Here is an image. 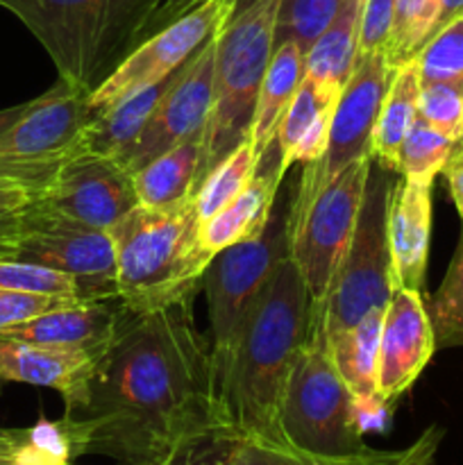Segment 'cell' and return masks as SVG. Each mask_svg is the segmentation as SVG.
I'll use <instances>...</instances> for the list:
<instances>
[{
	"mask_svg": "<svg viewBox=\"0 0 463 465\" xmlns=\"http://www.w3.org/2000/svg\"><path fill=\"white\" fill-rule=\"evenodd\" d=\"M68 454L123 465H175L221 440L212 345L193 298L130 312L98 359L86 398L57 420Z\"/></svg>",
	"mask_w": 463,
	"mask_h": 465,
	"instance_id": "cell-1",
	"label": "cell"
},
{
	"mask_svg": "<svg viewBox=\"0 0 463 465\" xmlns=\"http://www.w3.org/2000/svg\"><path fill=\"white\" fill-rule=\"evenodd\" d=\"M309 334L311 298L295 263L284 257L250 307L216 391L218 445L234 440L289 445L281 434V404L295 357Z\"/></svg>",
	"mask_w": 463,
	"mask_h": 465,
	"instance_id": "cell-2",
	"label": "cell"
},
{
	"mask_svg": "<svg viewBox=\"0 0 463 465\" xmlns=\"http://www.w3.org/2000/svg\"><path fill=\"white\" fill-rule=\"evenodd\" d=\"M118 300L130 312H154L202 289L212 254L200 241L195 193L168 207L136 204L109 230Z\"/></svg>",
	"mask_w": 463,
	"mask_h": 465,
	"instance_id": "cell-3",
	"label": "cell"
},
{
	"mask_svg": "<svg viewBox=\"0 0 463 465\" xmlns=\"http://www.w3.org/2000/svg\"><path fill=\"white\" fill-rule=\"evenodd\" d=\"M159 0H0L39 39L59 80L103 84L141 44Z\"/></svg>",
	"mask_w": 463,
	"mask_h": 465,
	"instance_id": "cell-4",
	"label": "cell"
},
{
	"mask_svg": "<svg viewBox=\"0 0 463 465\" xmlns=\"http://www.w3.org/2000/svg\"><path fill=\"white\" fill-rule=\"evenodd\" d=\"M280 3L236 0L230 18L218 32L213 107L207 127V173L250 136L259 86L275 53Z\"/></svg>",
	"mask_w": 463,
	"mask_h": 465,
	"instance_id": "cell-5",
	"label": "cell"
},
{
	"mask_svg": "<svg viewBox=\"0 0 463 465\" xmlns=\"http://www.w3.org/2000/svg\"><path fill=\"white\" fill-rule=\"evenodd\" d=\"M390 175L393 173L381 166L375 171L372 162L352 243L311 322V331L322 341L357 325L370 309L386 307L393 295V266L386 239V212L395 182Z\"/></svg>",
	"mask_w": 463,
	"mask_h": 465,
	"instance_id": "cell-6",
	"label": "cell"
},
{
	"mask_svg": "<svg viewBox=\"0 0 463 465\" xmlns=\"http://www.w3.org/2000/svg\"><path fill=\"white\" fill-rule=\"evenodd\" d=\"M0 259L27 262L75 277L77 298H118L116 254L109 232L82 225L32 203L0 225Z\"/></svg>",
	"mask_w": 463,
	"mask_h": 465,
	"instance_id": "cell-7",
	"label": "cell"
},
{
	"mask_svg": "<svg viewBox=\"0 0 463 465\" xmlns=\"http://www.w3.org/2000/svg\"><path fill=\"white\" fill-rule=\"evenodd\" d=\"M280 420L286 443L302 452L340 457L368 448L357 404L336 372L325 341L313 331L295 357Z\"/></svg>",
	"mask_w": 463,
	"mask_h": 465,
	"instance_id": "cell-8",
	"label": "cell"
},
{
	"mask_svg": "<svg viewBox=\"0 0 463 465\" xmlns=\"http://www.w3.org/2000/svg\"><path fill=\"white\" fill-rule=\"evenodd\" d=\"M372 157L363 154L336 173L307 204L289 212V259L307 284L311 322L352 243Z\"/></svg>",
	"mask_w": 463,
	"mask_h": 465,
	"instance_id": "cell-9",
	"label": "cell"
},
{
	"mask_svg": "<svg viewBox=\"0 0 463 465\" xmlns=\"http://www.w3.org/2000/svg\"><path fill=\"white\" fill-rule=\"evenodd\" d=\"M289 207L272 209L266 230L254 239L230 245L212 259L204 271L202 289L207 293L209 330H212V366L216 391L230 368L236 339L250 307L261 293L272 271L289 257Z\"/></svg>",
	"mask_w": 463,
	"mask_h": 465,
	"instance_id": "cell-10",
	"label": "cell"
},
{
	"mask_svg": "<svg viewBox=\"0 0 463 465\" xmlns=\"http://www.w3.org/2000/svg\"><path fill=\"white\" fill-rule=\"evenodd\" d=\"M89 121V91L59 80L0 134V177L27 186L34 198L44 193L59 168L82 150Z\"/></svg>",
	"mask_w": 463,
	"mask_h": 465,
	"instance_id": "cell-11",
	"label": "cell"
},
{
	"mask_svg": "<svg viewBox=\"0 0 463 465\" xmlns=\"http://www.w3.org/2000/svg\"><path fill=\"white\" fill-rule=\"evenodd\" d=\"M234 5L236 0H204L171 25L141 41L118 64L116 71L89 94L91 118L125 95L136 94L184 66L195 50L230 18Z\"/></svg>",
	"mask_w": 463,
	"mask_h": 465,
	"instance_id": "cell-12",
	"label": "cell"
},
{
	"mask_svg": "<svg viewBox=\"0 0 463 465\" xmlns=\"http://www.w3.org/2000/svg\"><path fill=\"white\" fill-rule=\"evenodd\" d=\"M393 73L395 68H390L386 53L357 59L352 77L336 103L327 153L318 162L304 163L298 193H295L291 207L307 204L350 162L363 157V154H370L368 148H370L372 127L379 116Z\"/></svg>",
	"mask_w": 463,
	"mask_h": 465,
	"instance_id": "cell-13",
	"label": "cell"
},
{
	"mask_svg": "<svg viewBox=\"0 0 463 465\" xmlns=\"http://www.w3.org/2000/svg\"><path fill=\"white\" fill-rule=\"evenodd\" d=\"M221 27L175 73V80L168 86L163 98L159 100L154 112L150 114L148 123L139 132L134 143L116 159L130 175L166 150L175 148L182 141L191 139V136L200 134L209 127L213 107L216 45Z\"/></svg>",
	"mask_w": 463,
	"mask_h": 465,
	"instance_id": "cell-14",
	"label": "cell"
},
{
	"mask_svg": "<svg viewBox=\"0 0 463 465\" xmlns=\"http://www.w3.org/2000/svg\"><path fill=\"white\" fill-rule=\"evenodd\" d=\"M36 203L82 225L109 232L139 204L132 175L112 157L77 150Z\"/></svg>",
	"mask_w": 463,
	"mask_h": 465,
	"instance_id": "cell-15",
	"label": "cell"
},
{
	"mask_svg": "<svg viewBox=\"0 0 463 465\" xmlns=\"http://www.w3.org/2000/svg\"><path fill=\"white\" fill-rule=\"evenodd\" d=\"M436 336L420 291L395 289L381 322L377 395L384 404L402 398L436 352Z\"/></svg>",
	"mask_w": 463,
	"mask_h": 465,
	"instance_id": "cell-16",
	"label": "cell"
},
{
	"mask_svg": "<svg viewBox=\"0 0 463 465\" xmlns=\"http://www.w3.org/2000/svg\"><path fill=\"white\" fill-rule=\"evenodd\" d=\"M125 313L127 307L118 298L91 300V302L75 300L66 307L53 309L21 325L7 327L0 334L45 348L77 350V352L103 357Z\"/></svg>",
	"mask_w": 463,
	"mask_h": 465,
	"instance_id": "cell-17",
	"label": "cell"
},
{
	"mask_svg": "<svg viewBox=\"0 0 463 465\" xmlns=\"http://www.w3.org/2000/svg\"><path fill=\"white\" fill-rule=\"evenodd\" d=\"M98 359V354L45 348L0 334V384L16 381L53 389L64 398L66 411H75L84 402Z\"/></svg>",
	"mask_w": 463,
	"mask_h": 465,
	"instance_id": "cell-18",
	"label": "cell"
},
{
	"mask_svg": "<svg viewBox=\"0 0 463 465\" xmlns=\"http://www.w3.org/2000/svg\"><path fill=\"white\" fill-rule=\"evenodd\" d=\"M431 186L393 182L386 212V239H389L390 266L395 289L422 291L431 236Z\"/></svg>",
	"mask_w": 463,
	"mask_h": 465,
	"instance_id": "cell-19",
	"label": "cell"
},
{
	"mask_svg": "<svg viewBox=\"0 0 463 465\" xmlns=\"http://www.w3.org/2000/svg\"><path fill=\"white\" fill-rule=\"evenodd\" d=\"M386 307H375L363 313L357 325L339 331L325 339V348L330 352L336 372L348 386L354 404H357L359 420L363 431L379 427L384 404L377 395V371H379V339L381 322H384Z\"/></svg>",
	"mask_w": 463,
	"mask_h": 465,
	"instance_id": "cell-20",
	"label": "cell"
},
{
	"mask_svg": "<svg viewBox=\"0 0 463 465\" xmlns=\"http://www.w3.org/2000/svg\"><path fill=\"white\" fill-rule=\"evenodd\" d=\"M284 177L286 173L280 166V153L272 141L263 153L250 184L225 209H221L216 216L200 225V241H202L204 250L218 254L230 245L243 243V241L261 234L272 216Z\"/></svg>",
	"mask_w": 463,
	"mask_h": 465,
	"instance_id": "cell-21",
	"label": "cell"
},
{
	"mask_svg": "<svg viewBox=\"0 0 463 465\" xmlns=\"http://www.w3.org/2000/svg\"><path fill=\"white\" fill-rule=\"evenodd\" d=\"M207 154L209 145L207 130H204L132 173V184L139 204L168 207L193 195L207 173Z\"/></svg>",
	"mask_w": 463,
	"mask_h": 465,
	"instance_id": "cell-22",
	"label": "cell"
},
{
	"mask_svg": "<svg viewBox=\"0 0 463 465\" xmlns=\"http://www.w3.org/2000/svg\"><path fill=\"white\" fill-rule=\"evenodd\" d=\"M359 14L361 0H348L304 54V80L325 98L339 100L357 66Z\"/></svg>",
	"mask_w": 463,
	"mask_h": 465,
	"instance_id": "cell-23",
	"label": "cell"
},
{
	"mask_svg": "<svg viewBox=\"0 0 463 465\" xmlns=\"http://www.w3.org/2000/svg\"><path fill=\"white\" fill-rule=\"evenodd\" d=\"M175 73L154 82V84H148L145 89L136 91V94L125 95L104 112L95 114L86 123L84 132H82V150H91V153L104 154V157L112 159L121 157L145 127L150 114L154 112L159 100L163 98L168 86L175 80Z\"/></svg>",
	"mask_w": 463,
	"mask_h": 465,
	"instance_id": "cell-24",
	"label": "cell"
},
{
	"mask_svg": "<svg viewBox=\"0 0 463 465\" xmlns=\"http://www.w3.org/2000/svg\"><path fill=\"white\" fill-rule=\"evenodd\" d=\"M302 80L304 53L293 41H284L272 53L266 75L259 86L252 123H250V139H252L259 157H263L268 145L275 141L277 127H280L289 104L293 103Z\"/></svg>",
	"mask_w": 463,
	"mask_h": 465,
	"instance_id": "cell-25",
	"label": "cell"
},
{
	"mask_svg": "<svg viewBox=\"0 0 463 465\" xmlns=\"http://www.w3.org/2000/svg\"><path fill=\"white\" fill-rule=\"evenodd\" d=\"M420 73L413 59L395 68L393 80L381 103L379 116L370 134V157L377 166L390 173L399 168V150L418 118V95H420Z\"/></svg>",
	"mask_w": 463,
	"mask_h": 465,
	"instance_id": "cell-26",
	"label": "cell"
},
{
	"mask_svg": "<svg viewBox=\"0 0 463 465\" xmlns=\"http://www.w3.org/2000/svg\"><path fill=\"white\" fill-rule=\"evenodd\" d=\"M409 448L372 450L366 448L354 454H313L295 450L291 445L266 443V440H234L225 445V459L230 465H402Z\"/></svg>",
	"mask_w": 463,
	"mask_h": 465,
	"instance_id": "cell-27",
	"label": "cell"
},
{
	"mask_svg": "<svg viewBox=\"0 0 463 465\" xmlns=\"http://www.w3.org/2000/svg\"><path fill=\"white\" fill-rule=\"evenodd\" d=\"M259 162L261 157L254 150L252 139L245 136L230 154H225L204 175V180L195 189V212H198L200 225L216 216L221 209H225L250 184Z\"/></svg>",
	"mask_w": 463,
	"mask_h": 465,
	"instance_id": "cell-28",
	"label": "cell"
},
{
	"mask_svg": "<svg viewBox=\"0 0 463 465\" xmlns=\"http://www.w3.org/2000/svg\"><path fill=\"white\" fill-rule=\"evenodd\" d=\"M457 145V141L418 116L404 139L402 150H399L398 173L409 182L434 184L436 175L443 173L445 163L452 157Z\"/></svg>",
	"mask_w": 463,
	"mask_h": 465,
	"instance_id": "cell-29",
	"label": "cell"
},
{
	"mask_svg": "<svg viewBox=\"0 0 463 465\" xmlns=\"http://www.w3.org/2000/svg\"><path fill=\"white\" fill-rule=\"evenodd\" d=\"M425 307L434 327L436 348L463 345V223L445 280Z\"/></svg>",
	"mask_w": 463,
	"mask_h": 465,
	"instance_id": "cell-30",
	"label": "cell"
},
{
	"mask_svg": "<svg viewBox=\"0 0 463 465\" xmlns=\"http://www.w3.org/2000/svg\"><path fill=\"white\" fill-rule=\"evenodd\" d=\"M348 0H281L277 14L275 48L293 41L307 54L313 41L330 27Z\"/></svg>",
	"mask_w": 463,
	"mask_h": 465,
	"instance_id": "cell-31",
	"label": "cell"
},
{
	"mask_svg": "<svg viewBox=\"0 0 463 465\" xmlns=\"http://www.w3.org/2000/svg\"><path fill=\"white\" fill-rule=\"evenodd\" d=\"M436 18V0H395V21L390 45L386 50L390 68L413 59L429 39Z\"/></svg>",
	"mask_w": 463,
	"mask_h": 465,
	"instance_id": "cell-32",
	"label": "cell"
},
{
	"mask_svg": "<svg viewBox=\"0 0 463 465\" xmlns=\"http://www.w3.org/2000/svg\"><path fill=\"white\" fill-rule=\"evenodd\" d=\"M422 84L463 77V16L436 32L413 54Z\"/></svg>",
	"mask_w": 463,
	"mask_h": 465,
	"instance_id": "cell-33",
	"label": "cell"
},
{
	"mask_svg": "<svg viewBox=\"0 0 463 465\" xmlns=\"http://www.w3.org/2000/svg\"><path fill=\"white\" fill-rule=\"evenodd\" d=\"M418 116L457 143L463 141V77L420 86Z\"/></svg>",
	"mask_w": 463,
	"mask_h": 465,
	"instance_id": "cell-34",
	"label": "cell"
},
{
	"mask_svg": "<svg viewBox=\"0 0 463 465\" xmlns=\"http://www.w3.org/2000/svg\"><path fill=\"white\" fill-rule=\"evenodd\" d=\"M330 103H339V100L325 98V95L318 94L307 80H302V84H300L293 103L286 109L284 118H281L275 134V145L277 153H280L281 171L286 173L293 166V153L295 148H298L300 139H302L304 132L309 130V125H311L313 118L318 116V112Z\"/></svg>",
	"mask_w": 463,
	"mask_h": 465,
	"instance_id": "cell-35",
	"label": "cell"
},
{
	"mask_svg": "<svg viewBox=\"0 0 463 465\" xmlns=\"http://www.w3.org/2000/svg\"><path fill=\"white\" fill-rule=\"evenodd\" d=\"M0 289L53 295V298H77L75 277L36 263L9 262V259H0Z\"/></svg>",
	"mask_w": 463,
	"mask_h": 465,
	"instance_id": "cell-36",
	"label": "cell"
},
{
	"mask_svg": "<svg viewBox=\"0 0 463 465\" xmlns=\"http://www.w3.org/2000/svg\"><path fill=\"white\" fill-rule=\"evenodd\" d=\"M393 21L395 0H363L359 14V57L389 50Z\"/></svg>",
	"mask_w": 463,
	"mask_h": 465,
	"instance_id": "cell-37",
	"label": "cell"
},
{
	"mask_svg": "<svg viewBox=\"0 0 463 465\" xmlns=\"http://www.w3.org/2000/svg\"><path fill=\"white\" fill-rule=\"evenodd\" d=\"M75 300L77 298H53V295L18 293V291L0 289V331L21 325V322L41 316L45 312H53V309L66 307Z\"/></svg>",
	"mask_w": 463,
	"mask_h": 465,
	"instance_id": "cell-38",
	"label": "cell"
},
{
	"mask_svg": "<svg viewBox=\"0 0 463 465\" xmlns=\"http://www.w3.org/2000/svg\"><path fill=\"white\" fill-rule=\"evenodd\" d=\"M443 427L431 425L409 445V454L402 465H436V457H438L440 443H443Z\"/></svg>",
	"mask_w": 463,
	"mask_h": 465,
	"instance_id": "cell-39",
	"label": "cell"
},
{
	"mask_svg": "<svg viewBox=\"0 0 463 465\" xmlns=\"http://www.w3.org/2000/svg\"><path fill=\"white\" fill-rule=\"evenodd\" d=\"M34 203V193L18 182L0 177V225Z\"/></svg>",
	"mask_w": 463,
	"mask_h": 465,
	"instance_id": "cell-40",
	"label": "cell"
},
{
	"mask_svg": "<svg viewBox=\"0 0 463 465\" xmlns=\"http://www.w3.org/2000/svg\"><path fill=\"white\" fill-rule=\"evenodd\" d=\"M200 3H204V0H159V5L154 7L153 16H150L148 25H145V30H143V39H148L150 35L159 32L162 27L171 25L172 21H177L180 16L189 14L191 9L198 7Z\"/></svg>",
	"mask_w": 463,
	"mask_h": 465,
	"instance_id": "cell-41",
	"label": "cell"
},
{
	"mask_svg": "<svg viewBox=\"0 0 463 465\" xmlns=\"http://www.w3.org/2000/svg\"><path fill=\"white\" fill-rule=\"evenodd\" d=\"M445 182H448L449 198H452L454 207H457L458 216L463 221V141L454 148L452 157L448 159L443 168Z\"/></svg>",
	"mask_w": 463,
	"mask_h": 465,
	"instance_id": "cell-42",
	"label": "cell"
},
{
	"mask_svg": "<svg viewBox=\"0 0 463 465\" xmlns=\"http://www.w3.org/2000/svg\"><path fill=\"white\" fill-rule=\"evenodd\" d=\"M27 439L30 430H0V465H16Z\"/></svg>",
	"mask_w": 463,
	"mask_h": 465,
	"instance_id": "cell-43",
	"label": "cell"
},
{
	"mask_svg": "<svg viewBox=\"0 0 463 465\" xmlns=\"http://www.w3.org/2000/svg\"><path fill=\"white\" fill-rule=\"evenodd\" d=\"M461 16H463V0H436V18H434V25H431L429 39L436 35V32H440L445 25H449V23L457 21V18Z\"/></svg>",
	"mask_w": 463,
	"mask_h": 465,
	"instance_id": "cell-44",
	"label": "cell"
},
{
	"mask_svg": "<svg viewBox=\"0 0 463 465\" xmlns=\"http://www.w3.org/2000/svg\"><path fill=\"white\" fill-rule=\"evenodd\" d=\"M27 104L30 103H23V104H14V107H7V109H0V134H3L7 127H12L14 123L18 121V118L25 114Z\"/></svg>",
	"mask_w": 463,
	"mask_h": 465,
	"instance_id": "cell-45",
	"label": "cell"
},
{
	"mask_svg": "<svg viewBox=\"0 0 463 465\" xmlns=\"http://www.w3.org/2000/svg\"><path fill=\"white\" fill-rule=\"evenodd\" d=\"M204 465H230V463H227L225 452H222V454H218V457H213V461H209V463H204Z\"/></svg>",
	"mask_w": 463,
	"mask_h": 465,
	"instance_id": "cell-46",
	"label": "cell"
},
{
	"mask_svg": "<svg viewBox=\"0 0 463 465\" xmlns=\"http://www.w3.org/2000/svg\"><path fill=\"white\" fill-rule=\"evenodd\" d=\"M175 465H193V463H191V459H189V461H182V463H175Z\"/></svg>",
	"mask_w": 463,
	"mask_h": 465,
	"instance_id": "cell-47",
	"label": "cell"
},
{
	"mask_svg": "<svg viewBox=\"0 0 463 465\" xmlns=\"http://www.w3.org/2000/svg\"><path fill=\"white\" fill-rule=\"evenodd\" d=\"M53 465H73V463H68V461H66V463H53Z\"/></svg>",
	"mask_w": 463,
	"mask_h": 465,
	"instance_id": "cell-48",
	"label": "cell"
},
{
	"mask_svg": "<svg viewBox=\"0 0 463 465\" xmlns=\"http://www.w3.org/2000/svg\"><path fill=\"white\" fill-rule=\"evenodd\" d=\"M361 3H363V0H361Z\"/></svg>",
	"mask_w": 463,
	"mask_h": 465,
	"instance_id": "cell-49",
	"label": "cell"
}]
</instances>
